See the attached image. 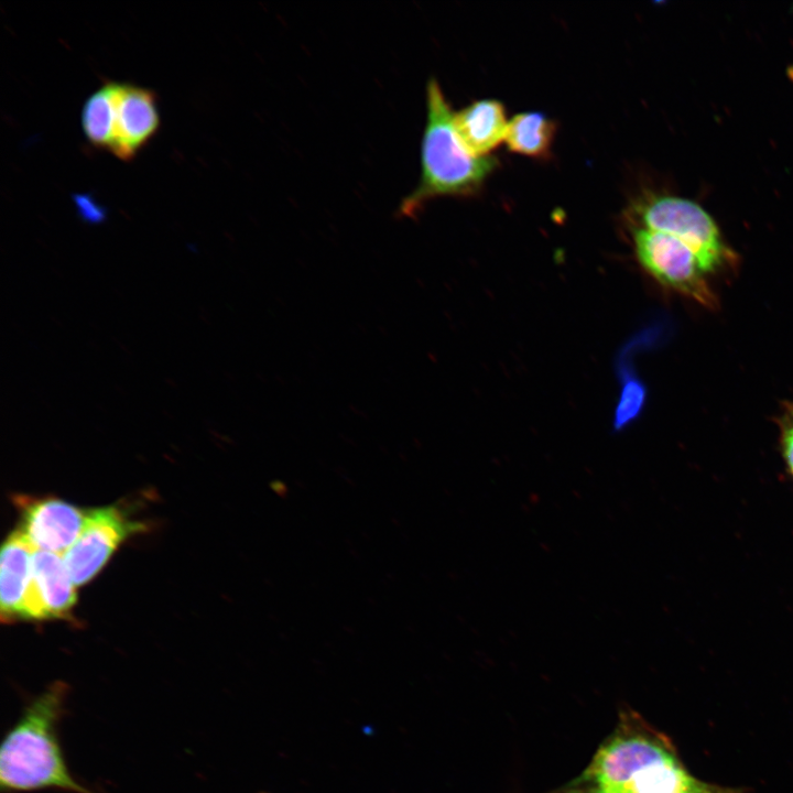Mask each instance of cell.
<instances>
[{
	"mask_svg": "<svg viewBox=\"0 0 793 793\" xmlns=\"http://www.w3.org/2000/svg\"><path fill=\"white\" fill-rule=\"evenodd\" d=\"M68 687L55 682L36 696L3 738L0 785L7 792L59 789L95 793L69 773L57 738Z\"/></svg>",
	"mask_w": 793,
	"mask_h": 793,
	"instance_id": "obj_1",
	"label": "cell"
},
{
	"mask_svg": "<svg viewBox=\"0 0 793 793\" xmlns=\"http://www.w3.org/2000/svg\"><path fill=\"white\" fill-rule=\"evenodd\" d=\"M454 113L438 82L426 84V121L421 146V176L416 187L402 199L399 213L415 217L437 197L476 195L497 167L491 155L476 156L459 139Z\"/></svg>",
	"mask_w": 793,
	"mask_h": 793,
	"instance_id": "obj_2",
	"label": "cell"
},
{
	"mask_svg": "<svg viewBox=\"0 0 793 793\" xmlns=\"http://www.w3.org/2000/svg\"><path fill=\"white\" fill-rule=\"evenodd\" d=\"M678 760L665 736L637 714L626 711L579 778L596 793H636Z\"/></svg>",
	"mask_w": 793,
	"mask_h": 793,
	"instance_id": "obj_3",
	"label": "cell"
},
{
	"mask_svg": "<svg viewBox=\"0 0 793 793\" xmlns=\"http://www.w3.org/2000/svg\"><path fill=\"white\" fill-rule=\"evenodd\" d=\"M628 218L631 228L660 231L681 239L695 252L705 273L721 269L734 258L713 217L691 199L644 194L630 205Z\"/></svg>",
	"mask_w": 793,
	"mask_h": 793,
	"instance_id": "obj_4",
	"label": "cell"
},
{
	"mask_svg": "<svg viewBox=\"0 0 793 793\" xmlns=\"http://www.w3.org/2000/svg\"><path fill=\"white\" fill-rule=\"evenodd\" d=\"M637 259L659 283L684 294L707 308L718 301L695 252L669 233L631 228Z\"/></svg>",
	"mask_w": 793,
	"mask_h": 793,
	"instance_id": "obj_5",
	"label": "cell"
},
{
	"mask_svg": "<svg viewBox=\"0 0 793 793\" xmlns=\"http://www.w3.org/2000/svg\"><path fill=\"white\" fill-rule=\"evenodd\" d=\"M142 530V523L115 506L87 512L78 537L63 555L74 585L89 582L127 537Z\"/></svg>",
	"mask_w": 793,
	"mask_h": 793,
	"instance_id": "obj_6",
	"label": "cell"
},
{
	"mask_svg": "<svg viewBox=\"0 0 793 793\" xmlns=\"http://www.w3.org/2000/svg\"><path fill=\"white\" fill-rule=\"evenodd\" d=\"M76 602L75 585L59 554L35 550L20 619L67 617Z\"/></svg>",
	"mask_w": 793,
	"mask_h": 793,
	"instance_id": "obj_7",
	"label": "cell"
},
{
	"mask_svg": "<svg viewBox=\"0 0 793 793\" xmlns=\"http://www.w3.org/2000/svg\"><path fill=\"white\" fill-rule=\"evenodd\" d=\"M21 511L20 530L35 550L56 554L65 552L78 537L86 513L55 498H18Z\"/></svg>",
	"mask_w": 793,
	"mask_h": 793,
	"instance_id": "obj_8",
	"label": "cell"
},
{
	"mask_svg": "<svg viewBox=\"0 0 793 793\" xmlns=\"http://www.w3.org/2000/svg\"><path fill=\"white\" fill-rule=\"evenodd\" d=\"M115 137L110 152L132 160L160 127L156 95L130 84L115 83Z\"/></svg>",
	"mask_w": 793,
	"mask_h": 793,
	"instance_id": "obj_9",
	"label": "cell"
},
{
	"mask_svg": "<svg viewBox=\"0 0 793 793\" xmlns=\"http://www.w3.org/2000/svg\"><path fill=\"white\" fill-rule=\"evenodd\" d=\"M504 106L496 99H479L454 113L456 132L476 156H488L506 138Z\"/></svg>",
	"mask_w": 793,
	"mask_h": 793,
	"instance_id": "obj_10",
	"label": "cell"
},
{
	"mask_svg": "<svg viewBox=\"0 0 793 793\" xmlns=\"http://www.w3.org/2000/svg\"><path fill=\"white\" fill-rule=\"evenodd\" d=\"M35 551L24 533L13 531L2 544L0 555V602L4 622L20 619V610L31 575Z\"/></svg>",
	"mask_w": 793,
	"mask_h": 793,
	"instance_id": "obj_11",
	"label": "cell"
},
{
	"mask_svg": "<svg viewBox=\"0 0 793 793\" xmlns=\"http://www.w3.org/2000/svg\"><path fill=\"white\" fill-rule=\"evenodd\" d=\"M556 133L555 122L540 111H525L509 121L504 142L514 153L545 159L552 151Z\"/></svg>",
	"mask_w": 793,
	"mask_h": 793,
	"instance_id": "obj_12",
	"label": "cell"
},
{
	"mask_svg": "<svg viewBox=\"0 0 793 793\" xmlns=\"http://www.w3.org/2000/svg\"><path fill=\"white\" fill-rule=\"evenodd\" d=\"M115 115V82H107L87 98L82 110L83 130L94 146L110 151Z\"/></svg>",
	"mask_w": 793,
	"mask_h": 793,
	"instance_id": "obj_13",
	"label": "cell"
},
{
	"mask_svg": "<svg viewBox=\"0 0 793 793\" xmlns=\"http://www.w3.org/2000/svg\"><path fill=\"white\" fill-rule=\"evenodd\" d=\"M644 400V391L641 384L636 381L630 382L621 397L618 408V414L615 419V427L620 428L631 421L642 408Z\"/></svg>",
	"mask_w": 793,
	"mask_h": 793,
	"instance_id": "obj_14",
	"label": "cell"
},
{
	"mask_svg": "<svg viewBox=\"0 0 793 793\" xmlns=\"http://www.w3.org/2000/svg\"><path fill=\"white\" fill-rule=\"evenodd\" d=\"M76 204L79 215L86 221L98 222L105 217V213L88 196H77Z\"/></svg>",
	"mask_w": 793,
	"mask_h": 793,
	"instance_id": "obj_15",
	"label": "cell"
},
{
	"mask_svg": "<svg viewBox=\"0 0 793 793\" xmlns=\"http://www.w3.org/2000/svg\"><path fill=\"white\" fill-rule=\"evenodd\" d=\"M781 444L785 465L793 477V420L783 425Z\"/></svg>",
	"mask_w": 793,
	"mask_h": 793,
	"instance_id": "obj_16",
	"label": "cell"
},
{
	"mask_svg": "<svg viewBox=\"0 0 793 793\" xmlns=\"http://www.w3.org/2000/svg\"><path fill=\"white\" fill-rule=\"evenodd\" d=\"M687 793H743L741 789L721 786L696 779Z\"/></svg>",
	"mask_w": 793,
	"mask_h": 793,
	"instance_id": "obj_17",
	"label": "cell"
},
{
	"mask_svg": "<svg viewBox=\"0 0 793 793\" xmlns=\"http://www.w3.org/2000/svg\"><path fill=\"white\" fill-rule=\"evenodd\" d=\"M552 793H596L593 787L577 778L572 784H568Z\"/></svg>",
	"mask_w": 793,
	"mask_h": 793,
	"instance_id": "obj_18",
	"label": "cell"
},
{
	"mask_svg": "<svg viewBox=\"0 0 793 793\" xmlns=\"http://www.w3.org/2000/svg\"><path fill=\"white\" fill-rule=\"evenodd\" d=\"M786 73L789 78L793 82V65L787 68Z\"/></svg>",
	"mask_w": 793,
	"mask_h": 793,
	"instance_id": "obj_19",
	"label": "cell"
}]
</instances>
